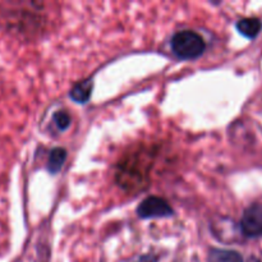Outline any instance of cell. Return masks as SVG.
I'll use <instances>...</instances> for the list:
<instances>
[{
	"mask_svg": "<svg viewBox=\"0 0 262 262\" xmlns=\"http://www.w3.org/2000/svg\"><path fill=\"white\" fill-rule=\"evenodd\" d=\"M151 158L148 154L135 152L120 161L117 171V181L127 191L141 189L148 182Z\"/></svg>",
	"mask_w": 262,
	"mask_h": 262,
	"instance_id": "obj_1",
	"label": "cell"
},
{
	"mask_svg": "<svg viewBox=\"0 0 262 262\" xmlns=\"http://www.w3.org/2000/svg\"><path fill=\"white\" fill-rule=\"evenodd\" d=\"M171 50L182 60L197 59L205 53L206 42L204 37L196 31H179L171 37Z\"/></svg>",
	"mask_w": 262,
	"mask_h": 262,
	"instance_id": "obj_2",
	"label": "cell"
},
{
	"mask_svg": "<svg viewBox=\"0 0 262 262\" xmlns=\"http://www.w3.org/2000/svg\"><path fill=\"white\" fill-rule=\"evenodd\" d=\"M174 211L161 197H147L137 207V215L141 219H156V217H170Z\"/></svg>",
	"mask_w": 262,
	"mask_h": 262,
	"instance_id": "obj_3",
	"label": "cell"
},
{
	"mask_svg": "<svg viewBox=\"0 0 262 262\" xmlns=\"http://www.w3.org/2000/svg\"><path fill=\"white\" fill-rule=\"evenodd\" d=\"M241 232L247 238L262 235V205L253 204L245 210L239 223Z\"/></svg>",
	"mask_w": 262,
	"mask_h": 262,
	"instance_id": "obj_4",
	"label": "cell"
},
{
	"mask_svg": "<svg viewBox=\"0 0 262 262\" xmlns=\"http://www.w3.org/2000/svg\"><path fill=\"white\" fill-rule=\"evenodd\" d=\"M92 89H94V81H92V78L83 79V81H79L78 83L74 84L73 89L69 92V96L77 104H86L90 100V97H91Z\"/></svg>",
	"mask_w": 262,
	"mask_h": 262,
	"instance_id": "obj_5",
	"label": "cell"
},
{
	"mask_svg": "<svg viewBox=\"0 0 262 262\" xmlns=\"http://www.w3.org/2000/svg\"><path fill=\"white\" fill-rule=\"evenodd\" d=\"M238 32L247 38H255L260 33L261 22L258 18H243L235 25Z\"/></svg>",
	"mask_w": 262,
	"mask_h": 262,
	"instance_id": "obj_6",
	"label": "cell"
},
{
	"mask_svg": "<svg viewBox=\"0 0 262 262\" xmlns=\"http://www.w3.org/2000/svg\"><path fill=\"white\" fill-rule=\"evenodd\" d=\"M67 155L68 152L63 147H55L50 151L48 159V171L51 176H56L61 170L67 160Z\"/></svg>",
	"mask_w": 262,
	"mask_h": 262,
	"instance_id": "obj_7",
	"label": "cell"
},
{
	"mask_svg": "<svg viewBox=\"0 0 262 262\" xmlns=\"http://www.w3.org/2000/svg\"><path fill=\"white\" fill-rule=\"evenodd\" d=\"M209 262H243V257L237 251L211 248L209 252Z\"/></svg>",
	"mask_w": 262,
	"mask_h": 262,
	"instance_id": "obj_8",
	"label": "cell"
},
{
	"mask_svg": "<svg viewBox=\"0 0 262 262\" xmlns=\"http://www.w3.org/2000/svg\"><path fill=\"white\" fill-rule=\"evenodd\" d=\"M53 122L59 130H67L71 125V117L64 110H59L53 115Z\"/></svg>",
	"mask_w": 262,
	"mask_h": 262,
	"instance_id": "obj_9",
	"label": "cell"
},
{
	"mask_svg": "<svg viewBox=\"0 0 262 262\" xmlns=\"http://www.w3.org/2000/svg\"><path fill=\"white\" fill-rule=\"evenodd\" d=\"M129 262H159V257L154 253H147V255H142L137 257L136 260H132Z\"/></svg>",
	"mask_w": 262,
	"mask_h": 262,
	"instance_id": "obj_10",
	"label": "cell"
},
{
	"mask_svg": "<svg viewBox=\"0 0 262 262\" xmlns=\"http://www.w3.org/2000/svg\"><path fill=\"white\" fill-rule=\"evenodd\" d=\"M252 262H260V261H258V260H256V258H255V260H252Z\"/></svg>",
	"mask_w": 262,
	"mask_h": 262,
	"instance_id": "obj_11",
	"label": "cell"
}]
</instances>
